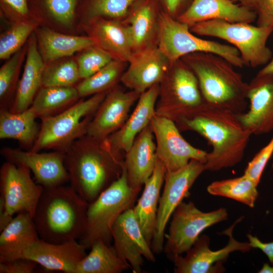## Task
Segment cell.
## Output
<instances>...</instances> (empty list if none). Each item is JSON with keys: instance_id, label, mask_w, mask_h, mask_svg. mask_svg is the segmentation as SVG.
Wrapping results in <instances>:
<instances>
[{"instance_id": "23", "label": "cell", "mask_w": 273, "mask_h": 273, "mask_svg": "<svg viewBox=\"0 0 273 273\" xmlns=\"http://www.w3.org/2000/svg\"><path fill=\"white\" fill-rule=\"evenodd\" d=\"M256 19L255 11L236 4L232 0H193L188 10L177 20L190 28L198 22L215 19L251 23Z\"/></svg>"}, {"instance_id": "35", "label": "cell", "mask_w": 273, "mask_h": 273, "mask_svg": "<svg viewBox=\"0 0 273 273\" xmlns=\"http://www.w3.org/2000/svg\"><path fill=\"white\" fill-rule=\"evenodd\" d=\"M127 64L112 60L93 75L81 80L75 86L80 98L110 90L120 81Z\"/></svg>"}, {"instance_id": "27", "label": "cell", "mask_w": 273, "mask_h": 273, "mask_svg": "<svg viewBox=\"0 0 273 273\" xmlns=\"http://www.w3.org/2000/svg\"><path fill=\"white\" fill-rule=\"evenodd\" d=\"M0 233V262L22 258L40 239L32 217L26 212L17 214Z\"/></svg>"}, {"instance_id": "16", "label": "cell", "mask_w": 273, "mask_h": 273, "mask_svg": "<svg viewBox=\"0 0 273 273\" xmlns=\"http://www.w3.org/2000/svg\"><path fill=\"white\" fill-rule=\"evenodd\" d=\"M133 207L126 210L117 218L112 226L111 234L113 246L118 254L128 263L133 272L141 273L143 257L151 262H154L155 258Z\"/></svg>"}, {"instance_id": "32", "label": "cell", "mask_w": 273, "mask_h": 273, "mask_svg": "<svg viewBox=\"0 0 273 273\" xmlns=\"http://www.w3.org/2000/svg\"><path fill=\"white\" fill-rule=\"evenodd\" d=\"M90 249L77 264L74 273H121L130 267L113 246L102 239L94 242Z\"/></svg>"}, {"instance_id": "25", "label": "cell", "mask_w": 273, "mask_h": 273, "mask_svg": "<svg viewBox=\"0 0 273 273\" xmlns=\"http://www.w3.org/2000/svg\"><path fill=\"white\" fill-rule=\"evenodd\" d=\"M161 10L159 0H142L123 21L129 28L133 53L157 46Z\"/></svg>"}, {"instance_id": "7", "label": "cell", "mask_w": 273, "mask_h": 273, "mask_svg": "<svg viewBox=\"0 0 273 273\" xmlns=\"http://www.w3.org/2000/svg\"><path fill=\"white\" fill-rule=\"evenodd\" d=\"M108 92L79 100L55 116L41 118L38 138L29 151L52 149L65 153L75 141L86 134L89 124Z\"/></svg>"}, {"instance_id": "6", "label": "cell", "mask_w": 273, "mask_h": 273, "mask_svg": "<svg viewBox=\"0 0 273 273\" xmlns=\"http://www.w3.org/2000/svg\"><path fill=\"white\" fill-rule=\"evenodd\" d=\"M159 85L155 114L171 119L177 127L205 103L196 76L181 59L170 63Z\"/></svg>"}, {"instance_id": "47", "label": "cell", "mask_w": 273, "mask_h": 273, "mask_svg": "<svg viewBox=\"0 0 273 273\" xmlns=\"http://www.w3.org/2000/svg\"><path fill=\"white\" fill-rule=\"evenodd\" d=\"M13 216L10 215L6 210L3 197L0 196V232L12 220Z\"/></svg>"}, {"instance_id": "36", "label": "cell", "mask_w": 273, "mask_h": 273, "mask_svg": "<svg viewBox=\"0 0 273 273\" xmlns=\"http://www.w3.org/2000/svg\"><path fill=\"white\" fill-rule=\"evenodd\" d=\"M257 186L244 174L240 177L213 181L207 190L211 195L232 199L253 207L258 196Z\"/></svg>"}, {"instance_id": "28", "label": "cell", "mask_w": 273, "mask_h": 273, "mask_svg": "<svg viewBox=\"0 0 273 273\" xmlns=\"http://www.w3.org/2000/svg\"><path fill=\"white\" fill-rule=\"evenodd\" d=\"M34 33L45 65L62 58L72 57L95 44L94 40L87 35L66 34L40 25L36 28Z\"/></svg>"}, {"instance_id": "29", "label": "cell", "mask_w": 273, "mask_h": 273, "mask_svg": "<svg viewBox=\"0 0 273 273\" xmlns=\"http://www.w3.org/2000/svg\"><path fill=\"white\" fill-rule=\"evenodd\" d=\"M166 169L157 158L154 171L144 184L142 194L133 209L144 235L151 245L156 225L160 191Z\"/></svg>"}, {"instance_id": "22", "label": "cell", "mask_w": 273, "mask_h": 273, "mask_svg": "<svg viewBox=\"0 0 273 273\" xmlns=\"http://www.w3.org/2000/svg\"><path fill=\"white\" fill-rule=\"evenodd\" d=\"M86 249L78 240L52 243L39 239L22 258L35 262L46 270L74 273L77 264L86 255Z\"/></svg>"}, {"instance_id": "38", "label": "cell", "mask_w": 273, "mask_h": 273, "mask_svg": "<svg viewBox=\"0 0 273 273\" xmlns=\"http://www.w3.org/2000/svg\"><path fill=\"white\" fill-rule=\"evenodd\" d=\"M81 80L76 59L69 57L45 65L41 86H75Z\"/></svg>"}, {"instance_id": "33", "label": "cell", "mask_w": 273, "mask_h": 273, "mask_svg": "<svg viewBox=\"0 0 273 273\" xmlns=\"http://www.w3.org/2000/svg\"><path fill=\"white\" fill-rule=\"evenodd\" d=\"M80 99L76 86H41L31 106L41 119L63 112Z\"/></svg>"}, {"instance_id": "14", "label": "cell", "mask_w": 273, "mask_h": 273, "mask_svg": "<svg viewBox=\"0 0 273 273\" xmlns=\"http://www.w3.org/2000/svg\"><path fill=\"white\" fill-rule=\"evenodd\" d=\"M242 219H238L223 233L229 236L228 244L223 248L211 250L209 248L210 239L205 235L200 236L185 256L176 255L170 260L174 264L175 273H209L217 272L219 263L225 260L229 254L239 251H249L252 248L249 242H241L233 238L232 231L235 225Z\"/></svg>"}, {"instance_id": "42", "label": "cell", "mask_w": 273, "mask_h": 273, "mask_svg": "<svg viewBox=\"0 0 273 273\" xmlns=\"http://www.w3.org/2000/svg\"><path fill=\"white\" fill-rule=\"evenodd\" d=\"M272 154L273 136L269 143L249 162L244 174L258 185L264 168Z\"/></svg>"}, {"instance_id": "34", "label": "cell", "mask_w": 273, "mask_h": 273, "mask_svg": "<svg viewBox=\"0 0 273 273\" xmlns=\"http://www.w3.org/2000/svg\"><path fill=\"white\" fill-rule=\"evenodd\" d=\"M142 0H79L78 18L80 22L94 17L124 21Z\"/></svg>"}, {"instance_id": "2", "label": "cell", "mask_w": 273, "mask_h": 273, "mask_svg": "<svg viewBox=\"0 0 273 273\" xmlns=\"http://www.w3.org/2000/svg\"><path fill=\"white\" fill-rule=\"evenodd\" d=\"M70 186L88 203L121 174L124 161L115 156L103 141L87 135L65 152Z\"/></svg>"}, {"instance_id": "37", "label": "cell", "mask_w": 273, "mask_h": 273, "mask_svg": "<svg viewBox=\"0 0 273 273\" xmlns=\"http://www.w3.org/2000/svg\"><path fill=\"white\" fill-rule=\"evenodd\" d=\"M27 42L13 54L0 68V109H9L19 82L22 64L26 57Z\"/></svg>"}, {"instance_id": "21", "label": "cell", "mask_w": 273, "mask_h": 273, "mask_svg": "<svg viewBox=\"0 0 273 273\" xmlns=\"http://www.w3.org/2000/svg\"><path fill=\"white\" fill-rule=\"evenodd\" d=\"M169 65L158 46L147 48L133 53L120 82L129 90L142 94L159 84Z\"/></svg>"}, {"instance_id": "39", "label": "cell", "mask_w": 273, "mask_h": 273, "mask_svg": "<svg viewBox=\"0 0 273 273\" xmlns=\"http://www.w3.org/2000/svg\"><path fill=\"white\" fill-rule=\"evenodd\" d=\"M39 25L33 19L11 23L0 36V59L7 60L19 51Z\"/></svg>"}, {"instance_id": "49", "label": "cell", "mask_w": 273, "mask_h": 273, "mask_svg": "<svg viewBox=\"0 0 273 273\" xmlns=\"http://www.w3.org/2000/svg\"><path fill=\"white\" fill-rule=\"evenodd\" d=\"M257 74H273V59H271L263 68L260 70Z\"/></svg>"}, {"instance_id": "50", "label": "cell", "mask_w": 273, "mask_h": 273, "mask_svg": "<svg viewBox=\"0 0 273 273\" xmlns=\"http://www.w3.org/2000/svg\"><path fill=\"white\" fill-rule=\"evenodd\" d=\"M259 273H273V266H270L268 263L263 264L262 268L259 271Z\"/></svg>"}, {"instance_id": "11", "label": "cell", "mask_w": 273, "mask_h": 273, "mask_svg": "<svg viewBox=\"0 0 273 273\" xmlns=\"http://www.w3.org/2000/svg\"><path fill=\"white\" fill-rule=\"evenodd\" d=\"M206 170L205 163L192 160L184 167L166 171L160 196L155 234L151 247L154 253L163 250L165 230L169 219L183 199L190 195L189 190L199 175Z\"/></svg>"}, {"instance_id": "41", "label": "cell", "mask_w": 273, "mask_h": 273, "mask_svg": "<svg viewBox=\"0 0 273 273\" xmlns=\"http://www.w3.org/2000/svg\"><path fill=\"white\" fill-rule=\"evenodd\" d=\"M1 15L9 22L33 19L29 0H0Z\"/></svg>"}, {"instance_id": "4", "label": "cell", "mask_w": 273, "mask_h": 273, "mask_svg": "<svg viewBox=\"0 0 273 273\" xmlns=\"http://www.w3.org/2000/svg\"><path fill=\"white\" fill-rule=\"evenodd\" d=\"M181 59L196 76L205 103L237 115L245 112L248 83L231 63L210 53H193Z\"/></svg>"}, {"instance_id": "10", "label": "cell", "mask_w": 273, "mask_h": 273, "mask_svg": "<svg viewBox=\"0 0 273 273\" xmlns=\"http://www.w3.org/2000/svg\"><path fill=\"white\" fill-rule=\"evenodd\" d=\"M228 216L224 208L205 212L192 201H182L172 214L168 233L164 235L163 252L169 259L186 253L205 229L226 220Z\"/></svg>"}, {"instance_id": "19", "label": "cell", "mask_w": 273, "mask_h": 273, "mask_svg": "<svg viewBox=\"0 0 273 273\" xmlns=\"http://www.w3.org/2000/svg\"><path fill=\"white\" fill-rule=\"evenodd\" d=\"M80 26L95 44L113 59L128 63L133 51L127 25L123 21L94 17L81 22Z\"/></svg>"}, {"instance_id": "44", "label": "cell", "mask_w": 273, "mask_h": 273, "mask_svg": "<svg viewBox=\"0 0 273 273\" xmlns=\"http://www.w3.org/2000/svg\"><path fill=\"white\" fill-rule=\"evenodd\" d=\"M255 12L257 26L273 27V0H258Z\"/></svg>"}, {"instance_id": "31", "label": "cell", "mask_w": 273, "mask_h": 273, "mask_svg": "<svg viewBox=\"0 0 273 273\" xmlns=\"http://www.w3.org/2000/svg\"><path fill=\"white\" fill-rule=\"evenodd\" d=\"M37 118L31 106L19 113L0 109V139L16 140L22 147L30 150L40 132V125L36 121Z\"/></svg>"}, {"instance_id": "15", "label": "cell", "mask_w": 273, "mask_h": 273, "mask_svg": "<svg viewBox=\"0 0 273 273\" xmlns=\"http://www.w3.org/2000/svg\"><path fill=\"white\" fill-rule=\"evenodd\" d=\"M1 154L6 161L28 168L36 182L43 188L64 185L69 181L63 152L39 153L4 147L1 149Z\"/></svg>"}, {"instance_id": "24", "label": "cell", "mask_w": 273, "mask_h": 273, "mask_svg": "<svg viewBox=\"0 0 273 273\" xmlns=\"http://www.w3.org/2000/svg\"><path fill=\"white\" fill-rule=\"evenodd\" d=\"M154 136L150 124L137 135L125 153L124 164L132 188L141 189L154 171L157 159Z\"/></svg>"}, {"instance_id": "13", "label": "cell", "mask_w": 273, "mask_h": 273, "mask_svg": "<svg viewBox=\"0 0 273 273\" xmlns=\"http://www.w3.org/2000/svg\"><path fill=\"white\" fill-rule=\"evenodd\" d=\"M150 124L156 139L157 158L163 163L166 171L178 170L192 160L206 163L208 153L187 142L174 121L155 114Z\"/></svg>"}, {"instance_id": "5", "label": "cell", "mask_w": 273, "mask_h": 273, "mask_svg": "<svg viewBox=\"0 0 273 273\" xmlns=\"http://www.w3.org/2000/svg\"><path fill=\"white\" fill-rule=\"evenodd\" d=\"M141 190L129 185L123 162L121 175L89 203L84 231L78 242L87 249L98 239L110 244L114 222L124 212L134 206Z\"/></svg>"}, {"instance_id": "46", "label": "cell", "mask_w": 273, "mask_h": 273, "mask_svg": "<svg viewBox=\"0 0 273 273\" xmlns=\"http://www.w3.org/2000/svg\"><path fill=\"white\" fill-rule=\"evenodd\" d=\"M247 237L252 248L260 249L268 257L269 261L273 264V242L264 243L260 241L256 237L248 234Z\"/></svg>"}, {"instance_id": "1", "label": "cell", "mask_w": 273, "mask_h": 273, "mask_svg": "<svg viewBox=\"0 0 273 273\" xmlns=\"http://www.w3.org/2000/svg\"><path fill=\"white\" fill-rule=\"evenodd\" d=\"M178 128L196 131L208 141L212 150L208 153L205 165L206 170L212 171L239 163L252 135L242 125L237 115L205 103Z\"/></svg>"}, {"instance_id": "48", "label": "cell", "mask_w": 273, "mask_h": 273, "mask_svg": "<svg viewBox=\"0 0 273 273\" xmlns=\"http://www.w3.org/2000/svg\"><path fill=\"white\" fill-rule=\"evenodd\" d=\"M234 3L239 2V5L255 11L258 0H232Z\"/></svg>"}, {"instance_id": "20", "label": "cell", "mask_w": 273, "mask_h": 273, "mask_svg": "<svg viewBox=\"0 0 273 273\" xmlns=\"http://www.w3.org/2000/svg\"><path fill=\"white\" fill-rule=\"evenodd\" d=\"M159 92V85L156 84L142 93L133 112L122 126L104 140L115 156L121 159V153L127 152L137 135L150 124L155 115Z\"/></svg>"}, {"instance_id": "18", "label": "cell", "mask_w": 273, "mask_h": 273, "mask_svg": "<svg viewBox=\"0 0 273 273\" xmlns=\"http://www.w3.org/2000/svg\"><path fill=\"white\" fill-rule=\"evenodd\" d=\"M247 112L238 115L242 125L252 134L267 133L273 129V74L258 75L249 83Z\"/></svg>"}, {"instance_id": "3", "label": "cell", "mask_w": 273, "mask_h": 273, "mask_svg": "<svg viewBox=\"0 0 273 273\" xmlns=\"http://www.w3.org/2000/svg\"><path fill=\"white\" fill-rule=\"evenodd\" d=\"M88 205L70 185L44 188L33 216L39 238L52 243L78 241Z\"/></svg>"}, {"instance_id": "12", "label": "cell", "mask_w": 273, "mask_h": 273, "mask_svg": "<svg viewBox=\"0 0 273 273\" xmlns=\"http://www.w3.org/2000/svg\"><path fill=\"white\" fill-rule=\"evenodd\" d=\"M30 173L28 168L8 161L1 167V195L6 211L12 216L26 212L33 218L44 188L34 182Z\"/></svg>"}, {"instance_id": "40", "label": "cell", "mask_w": 273, "mask_h": 273, "mask_svg": "<svg viewBox=\"0 0 273 273\" xmlns=\"http://www.w3.org/2000/svg\"><path fill=\"white\" fill-rule=\"evenodd\" d=\"M78 53L75 59L81 80L93 75L113 60L107 53L95 44Z\"/></svg>"}, {"instance_id": "43", "label": "cell", "mask_w": 273, "mask_h": 273, "mask_svg": "<svg viewBox=\"0 0 273 273\" xmlns=\"http://www.w3.org/2000/svg\"><path fill=\"white\" fill-rule=\"evenodd\" d=\"M37 263L28 259L20 258L8 262H0V273H31Z\"/></svg>"}, {"instance_id": "26", "label": "cell", "mask_w": 273, "mask_h": 273, "mask_svg": "<svg viewBox=\"0 0 273 273\" xmlns=\"http://www.w3.org/2000/svg\"><path fill=\"white\" fill-rule=\"evenodd\" d=\"M45 64L39 52L34 32L27 41V52L24 70L10 108L14 113L28 109L41 87Z\"/></svg>"}, {"instance_id": "45", "label": "cell", "mask_w": 273, "mask_h": 273, "mask_svg": "<svg viewBox=\"0 0 273 273\" xmlns=\"http://www.w3.org/2000/svg\"><path fill=\"white\" fill-rule=\"evenodd\" d=\"M162 10L177 19L190 7L193 0H159Z\"/></svg>"}, {"instance_id": "17", "label": "cell", "mask_w": 273, "mask_h": 273, "mask_svg": "<svg viewBox=\"0 0 273 273\" xmlns=\"http://www.w3.org/2000/svg\"><path fill=\"white\" fill-rule=\"evenodd\" d=\"M141 94L126 92L116 85L107 93L92 119L86 135L99 141L119 129L127 119L130 108Z\"/></svg>"}, {"instance_id": "8", "label": "cell", "mask_w": 273, "mask_h": 273, "mask_svg": "<svg viewBox=\"0 0 273 273\" xmlns=\"http://www.w3.org/2000/svg\"><path fill=\"white\" fill-rule=\"evenodd\" d=\"M190 29L196 35L217 37L231 43L239 51L245 66L256 68L265 65L272 59L266 43L273 27L215 19L198 22Z\"/></svg>"}, {"instance_id": "30", "label": "cell", "mask_w": 273, "mask_h": 273, "mask_svg": "<svg viewBox=\"0 0 273 273\" xmlns=\"http://www.w3.org/2000/svg\"><path fill=\"white\" fill-rule=\"evenodd\" d=\"M79 0H29L32 18L40 25L71 31L78 18Z\"/></svg>"}, {"instance_id": "9", "label": "cell", "mask_w": 273, "mask_h": 273, "mask_svg": "<svg viewBox=\"0 0 273 273\" xmlns=\"http://www.w3.org/2000/svg\"><path fill=\"white\" fill-rule=\"evenodd\" d=\"M157 46L170 63L191 53L205 52L218 55L235 67L245 66L235 47L197 37L187 24L172 18L162 10L159 18Z\"/></svg>"}]
</instances>
